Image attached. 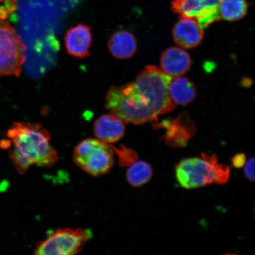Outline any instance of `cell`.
Returning a JSON list of instances; mask_svg holds the SVG:
<instances>
[{
  "label": "cell",
  "mask_w": 255,
  "mask_h": 255,
  "mask_svg": "<svg viewBox=\"0 0 255 255\" xmlns=\"http://www.w3.org/2000/svg\"><path fill=\"white\" fill-rule=\"evenodd\" d=\"M26 46L14 28L0 19V76H20Z\"/></svg>",
  "instance_id": "obj_7"
},
{
  "label": "cell",
  "mask_w": 255,
  "mask_h": 255,
  "mask_svg": "<svg viewBox=\"0 0 255 255\" xmlns=\"http://www.w3.org/2000/svg\"><path fill=\"white\" fill-rule=\"evenodd\" d=\"M160 125L166 129L164 138L171 146H186L196 132L194 123L185 113L179 115L174 120L164 121Z\"/></svg>",
  "instance_id": "obj_9"
},
{
  "label": "cell",
  "mask_w": 255,
  "mask_h": 255,
  "mask_svg": "<svg viewBox=\"0 0 255 255\" xmlns=\"http://www.w3.org/2000/svg\"><path fill=\"white\" fill-rule=\"evenodd\" d=\"M73 161L78 167L93 176L109 173L114 165V149L98 138H87L76 145Z\"/></svg>",
  "instance_id": "obj_5"
},
{
  "label": "cell",
  "mask_w": 255,
  "mask_h": 255,
  "mask_svg": "<svg viewBox=\"0 0 255 255\" xmlns=\"http://www.w3.org/2000/svg\"><path fill=\"white\" fill-rule=\"evenodd\" d=\"M168 91L171 100L176 105L191 103L197 95L196 88L193 82L182 76L172 78Z\"/></svg>",
  "instance_id": "obj_15"
},
{
  "label": "cell",
  "mask_w": 255,
  "mask_h": 255,
  "mask_svg": "<svg viewBox=\"0 0 255 255\" xmlns=\"http://www.w3.org/2000/svg\"><path fill=\"white\" fill-rule=\"evenodd\" d=\"M5 186L6 184L5 183V181H3V182L0 184V192H1V191L5 190Z\"/></svg>",
  "instance_id": "obj_22"
},
{
  "label": "cell",
  "mask_w": 255,
  "mask_h": 255,
  "mask_svg": "<svg viewBox=\"0 0 255 255\" xmlns=\"http://www.w3.org/2000/svg\"><path fill=\"white\" fill-rule=\"evenodd\" d=\"M65 46L70 55L85 58L89 55L92 42L91 28L80 23L67 31L65 35Z\"/></svg>",
  "instance_id": "obj_11"
},
{
  "label": "cell",
  "mask_w": 255,
  "mask_h": 255,
  "mask_svg": "<svg viewBox=\"0 0 255 255\" xmlns=\"http://www.w3.org/2000/svg\"><path fill=\"white\" fill-rule=\"evenodd\" d=\"M247 0H222L219 5L221 20L235 21L243 18L247 13Z\"/></svg>",
  "instance_id": "obj_16"
},
{
  "label": "cell",
  "mask_w": 255,
  "mask_h": 255,
  "mask_svg": "<svg viewBox=\"0 0 255 255\" xmlns=\"http://www.w3.org/2000/svg\"><path fill=\"white\" fill-rule=\"evenodd\" d=\"M108 46L112 55L119 59L130 58L137 49L135 37L126 30L115 32L108 41Z\"/></svg>",
  "instance_id": "obj_14"
},
{
  "label": "cell",
  "mask_w": 255,
  "mask_h": 255,
  "mask_svg": "<svg viewBox=\"0 0 255 255\" xmlns=\"http://www.w3.org/2000/svg\"><path fill=\"white\" fill-rule=\"evenodd\" d=\"M152 176V169L148 162L135 161L128 169L126 177L132 186L139 187L147 183Z\"/></svg>",
  "instance_id": "obj_17"
},
{
  "label": "cell",
  "mask_w": 255,
  "mask_h": 255,
  "mask_svg": "<svg viewBox=\"0 0 255 255\" xmlns=\"http://www.w3.org/2000/svg\"><path fill=\"white\" fill-rule=\"evenodd\" d=\"M160 69L172 78L182 76L189 71L191 66L190 56L179 47L165 49L160 58Z\"/></svg>",
  "instance_id": "obj_12"
},
{
  "label": "cell",
  "mask_w": 255,
  "mask_h": 255,
  "mask_svg": "<svg viewBox=\"0 0 255 255\" xmlns=\"http://www.w3.org/2000/svg\"><path fill=\"white\" fill-rule=\"evenodd\" d=\"M231 169L220 164L215 155L202 153V158L183 159L175 167V177L186 189H197L212 184H225L230 178Z\"/></svg>",
  "instance_id": "obj_3"
},
{
  "label": "cell",
  "mask_w": 255,
  "mask_h": 255,
  "mask_svg": "<svg viewBox=\"0 0 255 255\" xmlns=\"http://www.w3.org/2000/svg\"><path fill=\"white\" fill-rule=\"evenodd\" d=\"M92 237L88 229L62 228L54 231L35 248L36 255H73L82 251Z\"/></svg>",
  "instance_id": "obj_6"
},
{
  "label": "cell",
  "mask_w": 255,
  "mask_h": 255,
  "mask_svg": "<svg viewBox=\"0 0 255 255\" xmlns=\"http://www.w3.org/2000/svg\"><path fill=\"white\" fill-rule=\"evenodd\" d=\"M11 143L10 140L2 139L1 141H0V148L4 149L10 148Z\"/></svg>",
  "instance_id": "obj_21"
},
{
  "label": "cell",
  "mask_w": 255,
  "mask_h": 255,
  "mask_svg": "<svg viewBox=\"0 0 255 255\" xmlns=\"http://www.w3.org/2000/svg\"><path fill=\"white\" fill-rule=\"evenodd\" d=\"M246 155L243 153H239L232 158V163L235 168H241L244 167L245 163H246Z\"/></svg>",
  "instance_id": "obj_20"
},
{
  "label": "cell",
  "mask_w": 255,
  "mask_h": 255,
  "mask_svg": "<svg viewBox=\"0 0 255 255\" xmlns=\"http://www.w3.org/2000/svg\"><path fill=\"white\" fill-rule=\"evenodd\" d=\"M105 108L126 124L154 122L158 117L134 82L111 87L105 98Z\"/></svg>",
  "instance_id": "obj_2"
},
{
  "label": "cell",
  "mask_w": 255,
  "mask_h": 255,
  "mask_svg": "<svg viewBox=\"0 0 255 255\" xmlns=\"http://www.w3.org/2000/svg\"><path fill=\"white\" fill-rule=\"evenodd\" d=\"M94 130L97 138L110 144L123 138L125 133L126 123L110 113L103 115L95 121Z\"/></svg>",
  "instance_id": "obj_13"
},
{
  "label": "cell",
  "mask_w": 255,
  "mask_h": 255,
  "mask_svg": "<svg viewBox=\"0 0 255 255\" xmlns=\"http://www.w3.org/2000/svg\"><path fill=\"white\" fill-rule=\"evenodd\" d=\"M255 158H253L249 159L244 165L245 174L251 181H255Z\"/></svg>",
  "instance_id": "obj_19"
},
{
  "label": "cell",
  "mask_w": 255,
  "mask_h": 255,
  "mask_svg": "<svg viewBox=\"0 0 255 255\" xmlns=\"http://www.w3.org/2000/svg\"><path fill=\"white\" fill-rule=\"evenodd\" d=\"M171 79L160 68L149 65L139 73L134 82L158 116L170 113L176 107L169 95Z\"/></svg>",
  "instance_id": "obj_4"
},
{
  "label": "cell",
  "mask_w": 255,
  "mask_h": 255,
  "mask_svg": "<svg viewBox=\"0 0 255 255\" xmlns=\"http://www.w3.org/2000/svg\"><path fill=\"white\" fill-rule=\"evenodd\" d=\"M204 37V31L195 19L181 17L173 29L175 43L184 49L198 46Z\"/></svg>",
  "instance_id": "obj_10"
},
{
  "label": "cell",
  "mask_w": 255,
  "mask_h": 255,
  "mask_svg": "<svg viewBox=\"0 0 255 255\" xmlns=\"http://www.w3.org/2000/svg\"><path fill=\"white\" fill-rule=\"evenodd\" d=\"M111 146L119 155L120 164L122 166H127V165L130 166L136 161L137 154L133 149L127 148L124 146H121L120 149Z\"/></svg>",
  "instance_id": "obj_18"
},
{
  "label": "cell",
  "mask_w": 255,
  "mask_h": 255,
  "mask_svg": "<svg viewBox=\"0 0 255 255\" xmlns=\"http://www.w3.org/2000/svg\"><path fill=\"white\" fill-rule=\"evenodd\" d=\"M222 0H173L171 9L181 17L195 19L205 29L210 24L221 20L219 5Z\"/></svg>",
  "instance_id": "obj_8"
},
{
  "label": "cell",
  "mask_w": 255,
  "mask_h": 255,
  "mask_svg": "<svg viewBox=\"0 0 255 255\" xmlns=\"http://www.w3.org/2000/svg\"><path fill=\"white\" fill-rule=\"evenodd\" d=\"M7 136L13 143L9 158L19 174H24L32 165L51 167L58 161V153L50 144V133L41 124L15 123Z\"/></svg>",
  "instance_id": "obj_1"
},
{
  "label": "cell",
  "mask_w": 255,
  "mask_h": 255,
  "mask_svg": "<svg viewBox=\"0 0 255 255\" xmlns=\"http://www.w3.org/2000/svg\"><path fill=\"white\" fill-rule=\"evenodd\" d=\"M4 1H5V0H0V2H2Z\"/></svg>",
  "instance_id": "obj_23"
}]
</instances>
